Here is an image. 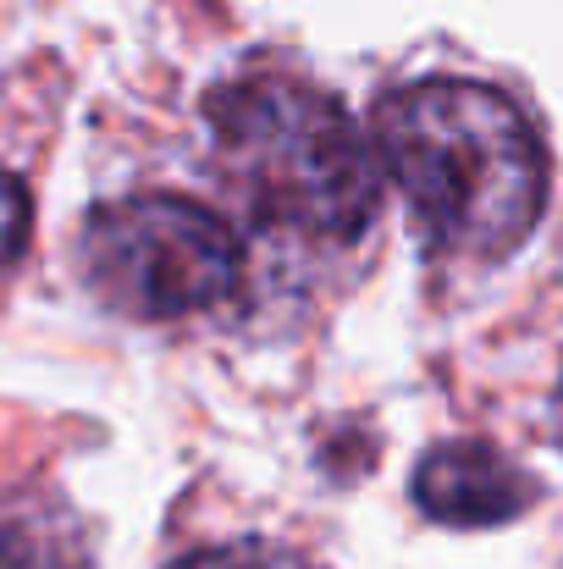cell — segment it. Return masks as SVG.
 Instances as JSON below:
<instances>
[{
    "label": "cell",
    "instance_id": "cell-1",
    "mask_svg": "<svg viewBox=\"0 0 563 569\" xmlns=\"http://www.w3.org/2000/svg\"><path fill=\"white\" fill-rule=\"evenodd\" d=\"M375 150L431 249L503 260L542 221L547 150L520 106L486 83H403L375 111Z\"/></svg>",
    "mask_w": 563,
    "mask_h": 569
},
{
    "label": "cell",
    "instance_id": "cell-2",
    "mask_svg": "<svg viewBox=\"0 0 563 569\" xmlns=\"http://www.w3.org/2000/svg\"><path fill=\"white\" fill-rule=\"evenodd\" d=\"M204 117L260 221L315 243H354L375 221L381 156L326 89L293 72H243L204 100Z\"/></svg>",
    "mask_w": 563,
    "mask_h": 569
},
{
    "label": "cell",
    "instance_id": "cell-3",
    "mask_svg": "<svg viewBox=\"0 0 563 569\" xmlns=\"http://www.w3.org/2000/svg\"><path fill=\"white\" fill-rule=\"evenodd\" d=\"M83 277L89 288L133 321H183L221 305L243 277L238 232L172 193L111 199L83 221Z\"/></svg>",
    "mask_w": 563,
    "mask_h": 569
},
{
    "label": "cell",
    "instance_id": "cell-4",
    "mask_svg": "<svg viewBox=\"0 0 563 569\" xmlns=\"http://www.w3.org/2000/svg\"><path fill=\"white\" fill-rule=\"evenodd\" d=\"M414 503L442 526H503L536 503V481L492 442H442L414 470Z\"/></svg>",
    "mask_w": 563,
    "mask_h": 569
},
{
    "label": "cell",
    "instance_id": "cell-5",
    "mask_svg": "<svg viewBox=\"0 0 563 569\" xmlns=\"http://www.w3.org/2000/svg\"><path fill=\"white\" fill-rule=\"evenodd\" d=\"M0 569H83V565H78L67 531L50 515L0 498Z\"/></svg>",
    "mask_w": 563,
    "mask_h": 569
},
{
    "label": "cell",
    "instance_id": "cell-6",
    "mask_svg": "<svg viewBox=\"0 0 563 569\" xmlns=\"http://www.w3.org/2000/svg\"><path fill=\"white\" fill-rule=\"evenodd\" d=\"M178 569H315L310 559L288 553V548H260V542H238V548H215V553H193Z\"/></svg>",
    "mask_w": 563,
    "mask_h": 569
},
{
    "label": "cell",
    "instance_id": "cell-7",
    "mask_svg": "<svg viewBox=\"0 0 563 569\" xmlns=\"http://www.w3.org/2000/svg\"><path fill=\"white\" fill-rule=\"evenodd\" d=\"M22 238H28V193L17 189L11 172H0V271L17 260Z\"/></svg>",
    "mask_w": 563,
    "mask_h": 569
},
{
    "label": "cell",
    "instance_id": "cell-8",
    "mask_svg": "<svg viewBox=\"0 0 563 569\" xmlns=\"http://www.w3.org/2000/svg\"><path fill=\"white\" fill-rule=\"evenodd\" d=\"M553 426H559V442H563V381H559V403H553Z\"/></svg>",
    "mask_w": 563,
    "mask_h": 569
}]
</instances>
